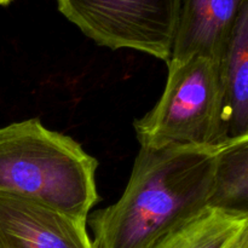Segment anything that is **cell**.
I'll list each match as a JSON object with an SVG mask.
<instances>
[{"label": "cell", "instance_id": "cell-3", "mask_svg": "<svg viewBox=\"0 0 248 248\" xmlns=\"http://www.w3.org/2000/svg\"><path fill=\"white\" fill-rule=\"evenodd\" d=\"M166 64L161 97L133 121L140 147H217L229 140L219 62L193 56Z\"/></svg>", "mask_w": 248, "mask_h": 248}, {"label": "cell", "instance_id": "cell-5", "mask_svg": "<svg viewBox=\"0 0 248 248\" xmlns=\"http://www.w3.org/2000/svg\"><path fill=\"white\" fill-rule=\"evenodd\" d=\"M87 220L0 193V248H94Z\"/></svg>", "mask_w": 248, "mask_h": 248}, {"label": "cell", "instance_id": "cell-6", "mask_svg": "<svg viewBox=\"0 0 248 248\" xmlns=\"http://www.w3.org/2000/svg\"><path fill=\"white\" fill-rule=\"evenodd\" d=\"M247 2L248 0H181L170 60L202 56L220 62L235 22Z\"/></svg>", "mask_w": 248, "mask_h": 248}, {"label": "cell", "instance_id": "cell-4", "mask_svg": "<svg viewBox=\"0 0 248 248\" xmlns=\"http://www.w3.org/2000/svg\"><path fill=\"white\" fill-rule=\"evenodd\" d=\"M60 11L99 46L169 62L181 0H57Z\"/></svg>", "mask_w": 248, "mask_h": 248}, {"label": "cell", "instance_id": "cell-2", "mask_svg": "<svg viewBox=\"0 0 248 248\" xmlns=\"http://www.w3.org/2000/svg\"><path fill=\"white\" fill-rule=\"evenodd\" d=\"M98 161L39 118L0 127V193L87 220L99 201Z\"/></svg>", "mask_w": 248, "mask_h": 248}, {"label": "cell", "instance_id": "cell-10", "mask_svg": "<svg viewBox=\"0 0 248 248\" xmlns=\"http://www.w3.org/2000/svg\"><path fill=\"white\" fill-rule=\"evenodd\" d=\"M12 0H0V6H5V5L10 4Z\"/></svg>", "mask_w": 248, "mask_h": 248}, {"label": "cell", "instance_id": "cell-7", "mask_svg": "<svg viewBox=\"0 0 248 248\" xmlns=\"http://www.w3.org/2000/svg\"><path fill=\"white\" fill-rule=\"evenodd\" d=\"M153 248H248V213L207 206Z\"/></svg>", "mask_w": 248, "mask_h": 248}, {"label": "cell", "instance_id": "cell-9", "mask_svg": "<svg viewBox=\"0 0 248 248\" xmlns=\"http://www.w3.org/2000/svg\"><path fill=\"white\" fill-rule=\"evenodd\" d=\"M210 206L248 213V136L220 147Z\"/></svg>", "mask_w": 248, "mask_h": 248}, {"label": "cell", "instance_id": "cell-8", "mask_svg": "<svg viewBox=\"0 0 248 248\" xmlns=\"http://www.w3.org/2000/svg\"><path fill=\"white\" fill-rule=\"evenodd\" d=\"M229 140L248 136V2L219 62Z\"/></svg>", "mask_w": 248, "mask_h": 248}, {"label": "cell", "instance_id": "cell-1", "mask_svg": "<svg viewBox=\"0 0 248 248\" xmlns=\"http://www.w3.org/2000/svg\"><path fill=\"white\" fill-rule=\"evenodd\" d=\"M222 145L140 147L121 198L87 217L94 248H153L210 206Z\"/></svg>", "mask_w": 248, "mask_h": 248}]
</instances>
